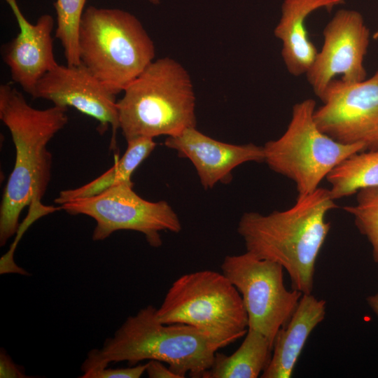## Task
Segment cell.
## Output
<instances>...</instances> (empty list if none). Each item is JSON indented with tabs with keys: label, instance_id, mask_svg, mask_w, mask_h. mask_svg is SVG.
I'll return each instance as SVG.
<instances>
[{
	"label": "cell",
	"instance_id": "cell-1",
	"mask_svg": "<svg viewBox=\"0 0 378 378\" xmlns=\"http://www.w3.org/2000/svg\"><path fill=\"white\" fill-rule=\"evenodd\" d=\"M67 108L32 107L10 83L0 86V119L15 149L13 169L0 206V246L17 233L24 207L41 204L51 178L52 156L48 144L68 122Z\"/></svg>",
	"mask_w": 378,
	"mask_h": 378
},
{
	"label": "cell",
	"instance_id": "cell-2",
	"mask_svg": "<svg viewBox=\"0 0 378 378\" xmlns=\"http://www.w3.org/2000/svg\"><path fill=\"white\" fill-rule=\"evenodd\" d=\"M329 189L318 188L284 211L244 213L237 226L246 251L285 270L292 289L311 294L315 265L330 229L327 213L336 208Z\"/></svg>",
	"mask_w": 378,
	"mask_h": 378
},
{
	"label": "cell",
	"instance_id": "cell-3",
	"mask_svg": "<svg viewBox=\"0 0 378 378\" xmlns=\"http://www.w3.org/2000/svg\"><path fill=\"white\" fill-rule=\"evenodd\" d=\"M156 311L148 305L127 318L101 348L88 353L80 368L83 373L100 370L112 363L127 361L135 365L156 360L167 364L179 378L187 374L203 377L219 346L193 326L160 322Z\"/></svg>",
	"mask_w": 378,
	"mask_h": 378
},
{
	"label": "cell",
	"instance_id": "cell-4",
	"mask_svg": "<svg viewBox=\"0 0 378 378\" xmlns=\"http://www.w3.org/2000/svg\"><path fill=\"white\" fill-rule=\"evenodd\" d=\"M195 101L186 68L171 57L155 59L117 101L119 129L126 141L178 135L196 127Z\"/></svg>",
	"mask_w": 378,
	"mask_h": 378
},
{
	"label": "cell",
	"instance_id": "cell-5",
	"mask_svg": "<svg viewBox=\"0 0 378 378\" xmlns=\"http://www.w3.org/2000/svg\"><path fill=\"white\" fill-rule=\"evenodd\" d=\"M80 62L118 94L155 60L153 41L140 20L119 9L88 6L79 24Z\"/></svg>",
	"mask_w": 378,
	"mask_h": 378
},
{
	"label": "cell",
	"instance_id": "cell-6",
	"mask_svg": "<svg viewBox=\"0 0 378 378\" xmlns=\"http://www.w3.org/2000/svg\"><path fill=\"white\" fill-rule=\"evenodd\" d=\"M158 319L204 333L220 349L245 336L248 316L241 296L223 274L205 270L183 274L167 290Z\"/></svg>",
	"mask_w": 378,
	"mask_h": 378
},
{
	"label": "cell",
	"instance_id": "cell-7",
	"mask_svg": "<svg viewBox=\"0 0 378 378\" xmlns=\"http://www.w3.org/2000/svg\"><path fill=\"white\" fill-rule=\"evenodd\" d=\"M315 109L312 99L294 104L285 132L262 146L264 162L272 171L294 182L297 198L314 192L335 167L365 150L362 144L340 143L322 132L314 118Z\"/></svg>",
	"mask_w": 378,
	"mask_h": 378
},
{
	"label": "cell",
	"instance_id": "cell-8",
	"mask_svg": "<svg viewBox=\"0 0 378 378\" xmlns=\"http://www.w3.org/2000/svg\"><path fill=\"white\" fill-rule=\"evenodd\" d=\"M133 183H122L97 195L74 199L59 206L71 215H85L96 222L93 241H102L118 230L143 234L148 244L161 246L160 232H179L178 215L164 200L148 201L133 190Z\"/></svg>",
	"mask_w": 378,
	"mask_h": 378
},
{
	"label": "cell",
	"instance_id": "cell-9",
	"mask_svg": "<svg viewBox=\"0 0 378 378\" xmlns=\"http://www.w3.org/2000/svg\"><path fill=\"white\" fill-rule=\"evenodd\" d=\"M221 270L241 296L248 328L262 333L274 344L277 332L291 317L302 293L286 288L280 265L247 251L225 256Z\"/></svg>",
	"mask_w": 378,
	"mask_h": 378
},
{
	"label": "cell",
	"instance_id": "cell-10",
	"mask_svg": "<svg viewBox=\"0 0 378 378\" xmlns=\"http://www.w3.org/2000/svg\"><path fill=\"white\" fill-rule=\"evenodd\" d=\"M314 118L318 128L346 144L378 149V69L368 79L349 83L333 80L319 98Z\"/></svg>",
	"mask_w": 378,
	"mask_h": 378
},
{
	"label": "cell",
	"instance_id": "cell-11",
	"mask_svg": "<svg viewBox=\"0 0 378 378\" xmlns=\"http://www.w3.org/2000/svg\"><path fill=\"white\" fill-rule=\"evenodd\" d=\"M323 36L322 48L305 74L318 98L337 76L349 83L366 79L364 59L370 37L362 15L349 9L337 10L323 29Z\"/></svg>",
	"mask_w": 378,
	"mask_h": 378
},
{
	"label": "cell",
	"instance_id": "cell-12",
	"mask_svg": "<svg viewBox=\"0 0 378 378\" xmlns=\"http://www.w3.org/2000/svg\"><path fill=\"white\" fill-rule=\"evenodd\" d=\"M116 95L83 64H58L39 80L31 96L55 106L76 108L96 120L102 134L111 127V148H115L119 129Z\"/></svg>",
	"mask_w": 378,
	"mask_h": 378
},
{
	"label": "cell",
	"instance_id": "cell-13",
	"mask_svg": "<svg viewBox=\"0 0 378 378\" xmlns=\"http://www.w3.org/2000/svg\"><path fill=\"white\" fill-rule=\"evenodd\" d=\"M5 1L15 17L20 31L4 46L3 59L13 81L31 95L39 80L58 64L52 36L54 20L50 15L43 14L31 24L24 16L17 0Z\"/></svg>",
	"mask_w": 378,
	"mask_h": 378
},
{
	"label": "cell",
	"instance_id": "cell-14",
	"mask_svg": "<svg viewBox=\"0 0 378 378\" xmlns=\"http://www.w3.org/2000/svg\"><path fill=\"white\" fill-rule=\"evenodd\" d=\"M164 145L176 150L179 157L190 160L204 189H211L218 182L229 183L232 179V170L243 163L265 160L262 146L219 141L196 127L167 136Z\"/></svg>",
	"mask_w": 378,
	"mask_h": 378
},
{
	"label": "cell",
	"instance_id": "cell-15",
	"mask_svg": "<svg viewBox=\"0 0 378 378\" xmlns=\"http://www.w3.org/2000/svg\"><path fill=\"white\" fill-rule=\"evenodd\" d=\"M344 4V0H284L279 21L274 29L282 43L281 56L288 71L294 76L306 74L318 50L309 38L306 20L313 12Z\"/></svg>",
	"mask_w": 378,
	"mask_h": 378
},
{
	"label": "cell",
	"instance_id": "cell-16",
	"mask_svg": "<svg viewBox=\"0 0 378 378\" xmlns=\"http://www.w3.org/2000/svg\"><path fill=\"white\" fill-rule=\"evenodd\" d=\"M326 302L302 294L287 323L277 332L270 360L262 378H289L311 332L323 319Z\"/></svg>",
	"mask_w": 378,
	"mask_h": 378
},
{
	"label": "cell",
	"instance_id": "cell-17",
	"mask_svg": "<svg viewBox=\"0 0 378 378\" xmlns=\"http://www.w3.org/2000/svg\"><path fill=\"white\" fill-rule=\"evenodd\" d=\"M273 344L262 333L248 328L239 347L231 355L216 352L204 378H257L267 366Z\"/></svg>",
	"mask_w": 378,
	"mask_h": 378
},
{
	"label": "cell",
	"instance_id": "cell-18",
	"mask_svg": "<svg viewBox=\"0 0 378 378\" xmlns=\"http://www.w3.org/2000/svg\"><path fill=\"white\" fill-rule=\"evenodd\" d=\"M127 143L124 154L111 168L80 187L60 191L55 203L59 206L74 199L97 195L122 183H133L131 179L133 173L150 155L156 143L150 137H137L127 141Z\"/></svg>",
	"mask_w": 378,
	"mask_h": 378
},
{
	"label": "cell",
	"instance_id": "cell-19",
	"mask_svg": "<svg viewBox=\"0 0 378 378\" xmlns=\"http://www.w3.org/2000/svg\"><path fill=\"white\" fill-rule=\"evenodd\" d=\"M335 201L358 190L378 186V149L358 152L345 159L327 176Z\"/></svg>",
	"mask_w": 378,
	"mask_h": 378
},
{
	"label": "cell",
	"instance_id": "cell-20",
	"mask_svg": "<svg viewBox=\"0 0 378 378\" xmlns=\"http://www.w3.org/2000/svg\"><path fill=\"white\" fill-rule=\"evenodd\" d=\"M86 0H57L54 4L57 15L55 37L59 40L69 66L80 64L78 34Z\"/></svg>",
	"mask_w": 378,
	"mask_h": 378
},
{
	"label": "cell",
	"instance_id": "cell-21",
	"mask_svg": "<svg viewBox=\"0 0 378 378\" xmlns=\"http://www.w3.org/2000/svg\"><path fill=\"white\" fill-rule=\"evenodd\" d=\"M356 194V202L344 209L353 216L357 229L371 244L373 260L378 262V186L361 189Z\"/></svg>",
	"mask_w": 378,
	"mask_h": 378
},
{
	"label": "cell",
	"instance_id": "cell-22",
	"mask_svg": "<svg viewBox=\"0 0 378 378\" xmlns=\"http://www.w3.org/2000/svg\"><path fill=\"white\" fill-rule=\"evenodd\" d=\"M147 363L128 368H108L83 374L82 378H139L146 372Z\"/></svg>",
	"mask_w": 378,
	"mask_h": 378
},
{
	"label": "cell",
	"instance_id": "cell-23",
	"mask_svg": "<svg viewBox=\"0 0 378 378\" xmlns=\"http://www.w3.org/2000/svg\"><path fill=\"white\" fill-rule=\"evenodd\" d=\"M0 377L1 378H26L24 370L15 364L6 351L1 348L0 352Z\"/></svg>",
	"mask_w": 378,
	"mask_h": 378
},
{
	"label": "cell",
	"instance_id": "cell-24",
	"mask_svg": "<svg viewBox=\"0 0 378 378\" xmlns=\"http://www.w3.org/2000/svg\"><path fill=\"white\" fill-rule=\"evenodd\" d=\"M146 373L150 378H179L169 367L156 360L147 363Z\"/></svg>",
	"mask_w": 378,
	"mask_h": 378
},
{
	"label": "cell",
	"instance_id": "cell-25",
	"mask_svg": "<svg viewBox=\"0 0 378 378\" xmlns=\"http://www.w3.org/2000/svg\"><path fill=\"white\" fill-rule=\"evenodd\" d=\"M367 302L378 317V293L375 295L368 296L367 298Z\"/></svg>",
	"mask_w": 378,
	"mask_h": 378
},
{
	"label": "cell",
	"instance_id": "cell-26",
	"mask_svg": "<svg viewBox=\"0 0 378 378\" xmlns=\"http://www.w3.org/2000/svg\"><path fill=\"white\" fill-rule=\"evenodd\" d=\"M148 1L154 5L159 4L161 2V0H148Z\"/></svg>",
	"mask_w": 378,
	"mask_h": 378
},
{
	"label": "cell",
	"instance_id": "cell-27",
	"mask_svg": "<svg viewBox=\"0 0 378 378\" xmlns=\"http://www.w3.org/2000/svg\"><path fill=\"white\" fill-rule=\"evenodd\" d=\"M372 37L374 39H378V29L374 32Z\"/></svg>",
	"mask_w": 378,
	"mask_h": 378
}]
</instances>
